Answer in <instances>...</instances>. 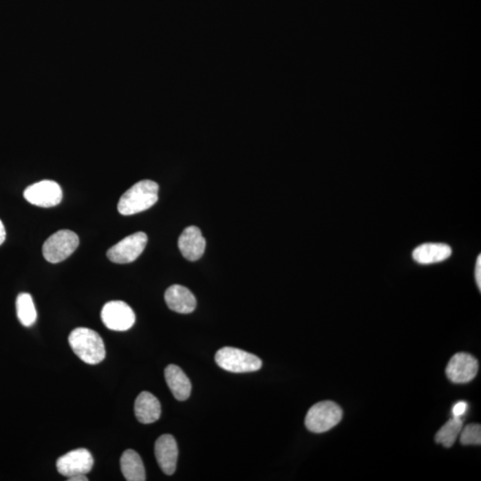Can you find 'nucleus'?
<instances>
[{"instance_id":"obj_2","label":"nucleus","mask_w":481,"mask_h":481,"mask_svg":"<svg viewBox=\"0 0 481 481\" xmlns=\"http://www.w3.org/2000/svg\"><path fill=\"white\" fill-rule=\"evenodd\" d=\"M72 352L86 364L96 365L105 358L104 341L98 332L86 328H78L68 338Z\"/></svg>"},{"instance_id":"obj_19","label":"nucleus","mask_w":481,"mask_h":481,"mask_svg":"<svg viewBox=\"0 0 481 481\" xmlns=\"http://www.w3.org/2000/svg\"><path fill=\"white\" fill-rule=\"evenodd\" d=\"M462 425L464 423L461 417H453L437 432L435 437L436 442L443 445L445 447H452L458 435L461 434Z\"/></svg>"},{"instance_id":"obj_3","label":"nucleus","mask_w":481,"mask_h":481,"mask_svg":"<svg viewBox=\"0 0 481 481\" xmlns=\"http://www.w3.org/2000/svg\"><path fill=\"white\" fill-rule=\"evenodd\" d=\"M215 360L220 368L231 373H250L262 367V361L258 356L237 348H222L217 350Z\"/></svg>"},{"instance_id":"obj_9","label":"nucleus","mask_w":481,"mask_h":481,"mask_svg":"<svg viewBox=\"0 0 481 481\" xmlns=\"http://www.w3.org/2000/svg\"><path fill=\"white\" fill-rule=\"evenodd\" d=\"M93 465L92 453L86 449L72 450L62 456L56 462L58 473L67 478L86 475L92 470Z\"/></svg>"},{"instance_id":"obj_7","label":"nucleus","mask_w":481,"mask_h":481,"mask_svg":"<svg viewBox=\"0 0 481 481\" xmlns=\"http://www.w3.org/2000/svg\"><path fill=\"white\" fill-rule=\"evenodd\" d=\"M101 319L108 329L116 332L128 331L136 322L134 311L122 301L107 302L102 308Z\"/></svg>"},{"instance_id":"obj_8","label":"nucleus","mask_w":481,"mask_h":481,"mask_svg":"<svg viewBox=\"0 0 481 481\" xmlns=\"http://www.w3.org/2000/svg\"><path fill=\"white\" fill-rule=\"evenodd\" d=\"M24 198L30 204L42 208L56 206L63 199L61 186L53 180H42L27 187Z\"/></svg>"},{"instance_id":"obj_13","label":"nucleus","mask_w":481,"mask_h":481,"mask_svg":"<svg viewBox=\"0 0 481 481\" xmlns=\"http://www.w3.org/2000/svg\"><path fill=\"white\" fill-rule=\"evenodd\" d=\"M165 301L169 310L180 314L192 313L196 308V299L186 287L174 284L166 290Z\"/></svg>"},{"instance_id":"obj_21","label":"nucleus","mask_w":481,"mask_h":481,"mask_svg":"<svg viewBox=\"0 0 481 481\" xmlns=\"http://www.w3.org/2000/svg\"><path fill=\"white\" fill-rule=\"evenodd\" d=\"M468 405L464 401H459L453 405L452 414L453 417H462L467 410Z\"/></svg>"},{"instance_id":"obj_16","label":"nucleus","mask_w":481,"mask_h":481,"mask_svg":"<svg viewBox=\"0 0 481 481\" xmlns=\"http://www.w3.org/2000/svg\"><path fill=\"white\" fill-rule=\"evenodd\" d=\"M452 249L447 244L428 243L420 245L413 252V259L422 265L442 262L449 258Z\"/></svg>"},{"instance_id":"obj_6","label":"nucleus","mask_w":481,"mask_h":481,"mask_svg":"<svg viewBox=\"0 0 481 481\" xmlns=\"http://www.w3.org/2000/svg\"><path fill=\"white\" fill-rule=\"evenodd\" d=\"M147 240V235L143 232L130 235L108 250V259L117 264H128L135 261L144 252Z\"/></svg>"},{"instance_id":"obj_10","label":"nucleus","mask_w":481,"mask_h":481,"mask_svg":"<svg viewBox=\"0 0 481 481\" xmlns=\"http://www.w3.org/2000/svg\"><path fill=\"white\" fill-rule=\"evenodd\" d=\"M479 371V363L468 353H458L450 359L446 369L447 378L453 383H468Z\"/></svg>"},{"instance_id":"obj_15","label":"nucleus","mask_w":481,"mask_h":481,"mask_svg":"<svg viewBox=\"0 0 481 481\" xmlns=\"http://www.w3.org/2000/svg\"><path fill=\"white\" fill-rule=\"evenodd\" d=\"M166 383L175 398L186 400L191 395L192 384L184 371L176 365H169L164 372Z\"/></svg>"},{"instance_id":"obj_14","label":"nucleus","mask_w":481,"mask_h":481,"mask_svg":"<svg viewBox=\"0 0 481 481\" xmlns=\"http://www.w3.org/2000/svg\"><path fill=\"white\" fill-rule=\"evenodd\" d=\"M135 414L139 423L150 425L158 420L162 414L158 398L152 393L141 392L135 401Z\"/></svg>"},{"instance_id":"obj_18","label":"nucleus","mask_w":481,"mask_h":481,"mask_svg":"<svg viewBox=\"0 0 481 481\" xmlns=\"http://www.w3.org/2000/svg\"><path fill=\"white\" fill-rule=\"evenodd\" d=\"M17 317L21 323L25 328H31L37 320V310H36L33 299L29 293L23 292L18 295L17 299Z\"/></svg>"},{"instance_id":"obj_20","label":"nucleus","mask_w":481,"mask_h":481,"mask_svg":"<svg viewBox=\"0 0 481 481\" xmlns=\"http://www.w3.org/2000/svg\"><path fill=\"white\" fill-rule=\"evenodd\" d=\"M460 441L464 446H469V445H478L481 444V427L480 425L477 423H471L465 426L464 429H462L461 431V438H460Z\"/></svg>"},{"instance_id":"obj_5","label":"nucleus","mask_w":481,"mask_h":481,"mask_svg":"<svg viewBox=\"0 0 481 481\" xmlns=\"http://www.w3.org/2000/svg\"><path fill=\"white\" fill-rule=\"evenodd\" d=\"M80 239L71 230H60L45 242L42 253L48 262L59 263L69 258L77 250Z\"/></svg>"},{"instance_id":"obj_1","label":"nucleus","mask_w":481,"mask_h":481,"mask_svg":"<svg viewBox=\"0 0 481 481\" xmlns=\"http://www.w3.org/2000/svg\"><path fill=\"white\" fill-rule=\"evenodd\" d=\"M158 184L152 180H142L123 193L118 204V211L124 216L147 211L158 201Z\"/></svg>"},{"instance_id":"obj_12","label":"nucleus","mask_w":481,"mask_h":481,"mask_svg":"<svg viewBox=\"0 0 481 481\" xmlns=\"http://www.w3.org/2000/svg\"><path fill=\"white\" fill-rule=\"evenodd\" d=\"M205 247L206 240L202 237L201 230L197 226H189L178 239V248L184 258L189 261H196L201 259L205 252Z\"/></svg>"},{"instance_id":"obj_24","label":"nucleus","mask_w":481,"mask_h":481,"mask_svg":"<svg viewBox=\"0 0 481 481\" xmlns=\"http://www.w3.org/2000/svg\"><path fill=\"white\" fill-rule=\"evenodd\" d=\"M69 481H87L89 479L86 477V475H76V476L69 478Z\"/></svg>"},{"instance_id":"obj_11","label":"nucleus","mask_w":481,"mask_h":481,"mask_svg":"<svg viewBox=\"0 0 481 481\" xmlns=\"http://www.w3.org/2000/svg\"><path fill=\"white\" fill-rule=\"evenodd\" d=\"M154 453L163 473L167 475L173 474L176 471L178 456V444L173 436H160L154 446Z\"/></svg>"},{"instance_id":"obj_23","label":"nucleus","mask_w":481,"mask_h":481,"mask_svg":"<svg viewBox=\"0 0 481 481\" xmlns=\"http://www.w3.org/2000/svg\"><path fill=\"white\" fill-rule=\"evenodd\" d=\"M6 235H7V233H6L4 224H3L1 220H0V245L4 243L6 240Z\"/></svg>"},{"instance_id":"obj_4","label":"nucleus","mask_w":481,"mask_h":481,"mask_svg":"<svg viewBox=\"0 0 481 481\" xmlns=\"http://www.w3.org/2000/svg\"><path fill=\"white\" fill-rule=\"evenodd\" d=\"M343 418V410L340 405L332 401L319 402L308 410L305 418V425L314 434H323L336 426Z\"/></svg>"},{"instance_id":"obj_22","label":"nucleus","mask_w":481,"mask_h":481,"mask_svg":"<svg viewBox=\"0 0 481 481\" xmlns=\"http://www.w3.org/2000/svg\"><path fill=\"white\" fill-rule=\"evenodd\" d=\"M475 277H476V282L478 287L481 290V256L478 257L476 263V269H475Z\"/></svg>"},{"instance_id":"obj_17","label":"nucleus","mask_w":481,"mask_h":481,"mask_svg":"<svg viewBox=\"0 0 481 481\" xmlns=\"http://www.w3.org/2000/svg\"><path fill=\"white\" fill-rule=\"evenodd\" d=\"M120 469L126 480L128 481H144L145 478V470L143 461L136 451L132 449L126 450L120 458Z\"/></svg>"}]
</instances>
